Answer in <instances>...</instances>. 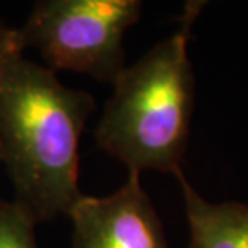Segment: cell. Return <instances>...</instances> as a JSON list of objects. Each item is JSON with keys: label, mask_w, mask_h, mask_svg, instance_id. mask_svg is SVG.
Listing matches in <instances>:
<instances>
[{"label": "cell", "mask_w": 248, "mask_h": 248, "mask_svg": "<svg viewBox=\"0 0 248 248\" xmlns=\"http://www.w3.org/2000/svg\"><path fill=\"white\" fill-rule=\"evenodd\" d=\"M68 216L73 248H170L139 174L107 197L82 195Z\"/></svg>", "instance_id": "obj_4"}, {"label": "cell", "mask_w": 248, "mask_h": 248, "mask_svg": "<svg viewBox=\"0 0 248 248\" xmlns=\"http://www.w3.org/2000/svg\"><path fill=\"white\" fill-rule=\"evenodd\" d=\"M34 217L16 202L0 200V248H39Z\"/></svg>", "instance_id": "obj_6"}, {"label": "cell", "mask_w": 248, "mask_h": 248, "mask_svg": "<svg viewBox=\"0 0 248 248\" xmlns=\"http://www.w3.org/2000/svg\"><path fill=\"white\" fill-rule=\"evenodd\" d=\"M139 0H41L19 34L52 71L113 84L124 66V34L142 15Z\"/></svg>", "instance_id": "obj_3"}, {"label": "cell", "mask_w": 248, "mask_h": 248, "mask_svg": "<svg viewBox=\"0 0 248 248\" xmlns=\"http://www.w3.org/2000/svg\"><path fill=\"white\" fill-rule=\"evenodd\" d=\"M203 7L205 2H188L179 28L124 68L113 82L95 140L132 174H184L182 160L195 102L188 41Z\"/></svg>", "instance_id": "obj_2"}, {"label": "cell", "mask_w": 248, "mask_h": 248, "mask_svg": "<svg viewBox=\"0 0 248 248\" xmlns=\"http://www.w3.org/2000/svg\"><path fill=\"white\" fill-rule=\"evenodd\" d=\"M24 46L19 28H10L0 23V76L16 58L23 57Z\"/></svg>", "instance_id": "obj_7"}, {"label": "cell", "mask_w": 248, "mask_h": 248, "mask_svg": "<svg viewBox=\"0 0 248 248\" xmlns=\"http://www.w3.org/2000/svg\"><path fill=\"white\" fill-rule=\"evenodd\" d=\"M190 229L188 248H248V205L239 202L211 203L179 177Z\"/></svg>", "instance_id": "obj_5"}, {"label": "cell", "mask_w": 248, "mask_h": 248, "mask_svg": "<svg viewBox=\"0 0 248 248\" xmlns=\"http://www.w3.org/2000/svg\"><path fill=\"white\" fill-rule=\"evenodd\" d=\"M95 110L91 93L62 84L55 71L24 57L0 76V163L15 202L34 221L68 216L79 188V142Z\"/></svg>", "instance_id": "obj_1"}]
</instances>
